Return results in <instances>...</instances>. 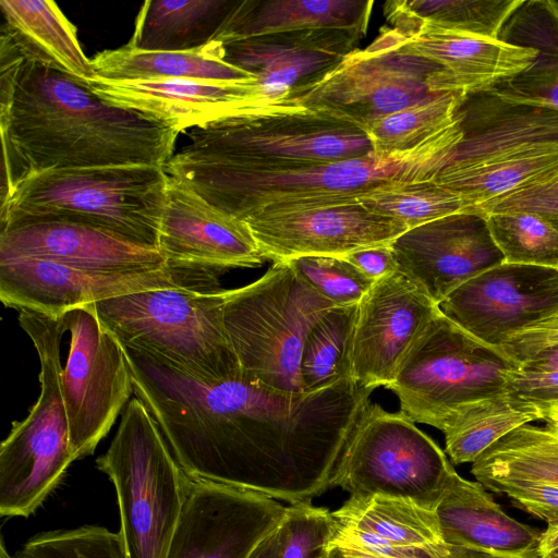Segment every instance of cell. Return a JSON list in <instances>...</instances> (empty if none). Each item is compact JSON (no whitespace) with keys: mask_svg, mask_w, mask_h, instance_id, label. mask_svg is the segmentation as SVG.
<instances>
[{"mask_svg":"<svg viewBox=\"0 0 558 558\" xmlns=\"http://www.w3.org/2000/svg\"><path fill=\"white\" fill-rule=\"evenodd\" d=\"M518 364L471 336L440 311L425 326L387 387L400 412L439 430L469 407L507 396L504 374Z\"/></svg>","mask_w":558,"mask_h":558,"instance_id":"9c48e42d","label":"cell"},{"mask_svg":"<svg viewBox=\"0 0 558 558\" xmlns=\"http://www.w3.org/2000/svg\"><path fill=\"white\" fill-rule=\"evenodd\" d=\"M523 0H412L391 1L400 11L421 20L490 38L499 34Z\"/></svg>","mask_w":558,"mask_h":558,"instance_id":"f35d334b","label":"cell"},{"mask_svg":"<svg viewBox=\"0 0 558 558\" xmlns=\"http://www.w3.org/2000/svg\"><path fill=\"white\" fill-rule=\"evenodd\" d=\"M330 512L311 502L287 507L279 526L280 558H327L331 534Z\"/></svg>","mask_w":558,"mask_h":558,"instance_id":"b9f144b4","label":"cell"},{"mask_svg":"<svg viewBox=\"0 0 558 558\" xmlns=\"http://www.w3.org/2000/svg\"><path fill=\"white\" fill-rule=\"evenodd\" d=\"M357 201L366 209L409 229L471 209L461 194L434 179L393 183L360 195Z\"/></svg>","mask_w":558,"mask_h":558,"instance_id":"8d00e7d4","label":"cell"},{"mask_svg":"<svg viewBox=\"0 0 558 558\" xmlns=\"http://www.w3.org/2000/svg\"><path fill=\"white\" fill-rule=\"evenodd\" d=\"M447 558H504L489 553L474 550L464 547L449 546Z\"/></svg>","mask_w":558,"mask_h":558,"instance_id":"f5cc1de1","label":"cell"},{"mask_svg":"<svg viewBox=\"0 0 558 558\" xmlns=\"http://www.w3.org/2000/svg\"><path fill=\"white\" fill-rule=\"evenodd\" d=\"M435 513L448 546L504 558H539L542 533L504 512L477 481L454 472Z\"/></svg>","mask_w":558,"mask_h":558,"instance_id":"484cf974","label":"cell"},{"mask_svg":"<svg viewBox=\"0 0 558 558\" xmlns=\"http://www.w3.org/2000/svg\"><path fill=\"white\" fill-rule=\"evenodd\" d=\"M166 166L287 169L373 155L364 130L294 105L233 116L192 129ZM165 166V167H166Z\"/></svg>","mask_w":558,"mask_h":558,"instance_id":"277c9868","label":"cell"},{"mask_svg":"<svg viewBox=\"0 0 558 558\" xmlns=\"http://www.w3.org/2000/svg\"><path fill=\"white\" fill-rule=\"evenodd\" d=\"M70 333L60 373L75 460L94 453L131 400L132 373L124 349L101 324L95 303L61 316Z\"/></svg>","mask_w":558,"mask_h":558,"instance_id":"7c38bea8","label":"cell"},{"mask_svg":"<svg viewBox=\"0 0 558 558\" xmlns=\"http://www.w3.org/2000/svg\"><path fill=\"white\" fill-rule=\"evenodd\" d=\"M13 558H125L120 533L84 525L29 538Z\"/></svg>","mask_w":558,"mask_h":558,"instance_id":"ab89813d","label":"cell"},{"mask_svg":"<svg viewBox=\"0 0 558 558\" xmlns=\"http://www.w3.org/2000/svg\"><path fill=\"white\" fill-rule=\"evenodd\" d=\"M505 263L558 269V229L524 211L484 215Z\"/></svg>","mask_w":558,"mask_h":558,"instance_id":"74e56055","label":"cell"},{"mask_svg":"<svg viewBox=\"0 0 558 558\" xmlns=\"http://www.w3.org/2000/svg\"><path fill=\"white\" fill-rule=\"evenodd\" d=\"M518 366L527 372L558 371V344L545 348L524 357L518 363Z\"/></svg>","mask_w":558,"mask_h":558,"instance_id":"c3c4849f","label":"cell"},{"mask_svg":"<svg viewBox=\"0 0 558 558\" xmlns=\"http://www.w3.org/2000/svg\"><path fill=\"white\" fill-rule=\"evenodd\" d=\"M280 549L281 537L278 527L259 543L248 558H280Z\"/></svg>","mask_w":558,"mask_h":558,"instance_id":"681fc988","label":"cell"},{"mask_svg":"<svg viewBox=\"0 0 558 558\" xmlns=\"http://www.w3.org/2000/svg\"><path fill=\"white\" fill-rule=\"evenodd\" d=\"M178 284L168 269L114 272L43 258H0L2 304L51 317H61L86 304Z\"/></svg>","mask_w":558,"mask_h":558,"instance_id":"ffe728a7","label":"cell"},{"mask_svg":"<svg viewBox=\"0 0 558 558\" xmlns=\"http://www.w3.org/2000/svg\"><path fill=\"white\" fill-rule=\"evenodd\" d=\"M19 323L39 357L40 393L0 446V515L7 518L33 514L75 460L60 380L61 317L21 310Z\"/></svg>","mask_w":558,"mask_h":558,"instance_id":"ba28073f","label":"cell"},{"mask_svg":"<svg viewBox=\"0 0 558 558\" xmlns=\"http://www.w3.org/2000/svg\"><path fill=\"white\" fill-rule=\"evenodd\" d=\"M537 420V413L522 409L508 395L480 401L444 428L445 452L456 464L473 463L508 433Z\"/></svg>","mask_w":558,"mask_h":558,"instance_id":"e575fe53","label":"cell"},{"mask_svg":"<svg viewBox=\"0 0 558 558\" xmlns=\"http://www.w3.org/2000/svg\"><path fill=\"white\" fill-rule=\"evenodd\" d=\"M454 119L462 138L442 168L485 166L558 144L557 109L509 101L492 90L463 95Z\"/></svg>","mask_w":558,"mask_h":558,"instance_id":"7402d4cb","label":"cell"},{"mask_svg":"<svg viewBox=\"0 0 558 558\" xmlns=\"http://www.w3.org/2000/svg\"><path fill=\"white\" fill-rule=\"evenodd\" d=\"M558 344V316L511 336L500 348L517 364L526 356Z\"/></svg>","mask_w":558,"mask_h":558,"instance_id":"bcb514c9","label":"cell"},{"mask_svg":"<svg viewBox=\"0 0 558 558\" xmlns=\"http://www.w3.org/2000/svg\"><path fill=\"white\" fill-rule=\"evenodd\" d=\"M454 90L444 68L401 48L388 27L281 104L301 106L365 130L381 118ZM280 104V105H281Z\"/></svg>","mask_w":558,"mask_h":558,"instance_id":"8fae6325","label":"cell"},{"mask_svg":"<svg viewBox=\"0 0 558 558\" xmlns=\"http://www.w3.org/2000/svg\"><path fill=\"white\" fill-rule=\"evenodd\" d=\"M96 75L112 81L201 80L235 82L253 76L225 60L220 41L183 51L141 50L129 46L104 50L90 59Z\"/></svg>","mask_w":558,"mask_h":558,"instance_id":"f546056e","label":"cell"},{"mask_svg":"<svg viewBox=\"0 0 558 558\" xmlns=\"http://www.w3.org/2000/svg\"><path fill=\"white\" fill-rule=\"evenodd\" d=\"M558 170V144L485 166L442 168L434 178L461 194L470 211L489 199L527 186Z\"/></svg>","mask_w":558,"mask_h":558,"instance_id":"d6a6232c","label":"cell"},{"mask_svg":"<svg viewBox=\"0 0 558 558\" xmlns=\"http://www.w3.org/2000/svg\"><path fill=\"white\" fill-rule=\"evenodd\" d=\"M157 250L173 279H219L229 269L258 267L265 262L244 221L214 206L172 175L167 182Z\"/></svg>","mask_w":558,"mask_h":558,"instance_id":"4fadbf2b","label":"cell"},{"mask_svg":"<svg viewBox=\"0 0 558 558\" xmlns=\"http://www.w3.org/2000/svg\"><path fill=\"white\" fill-rule=\"evenodd\" d=\"M364 34L318 28L255 36L222 44L225 60L250 73L254 110L280 105L294 89L312 83L357 49Z\"/></svg>","mask_w":558,"mask_h":558,"instance_id":"ac0fdd59","label":"cell"},{"mask_svg":"<svg viewBox=\"0 0 558 558\" xmlns=\"http://www.w3.org/2000/svg\"><path fill=\"white\" fill-rule=\"evenodd\" d=\"M96 466L117 492L125 558H165L186 497L189 476L136 397Z\"/></svg>","mask_w":558,"mask_h":558,"instance_id":"52a82bcc","label":"cell"},{"mask_svg":"<svg viewBox=\"0 0 558 558\" xmlns=\"http://www.w3.org/2000/svg\"><path fill=\"white\" fill-rule=\"evenodd\" d=\"M498 39L532 48V64L494 86L502 99L558 110V1L523 0L504 25Z\"/></svg>","mask_w":558,"mask_h":558,"instance_id":"83f0119b","label":"cell"},{"mask_svg":"<svg viewBox=\"0 0 558 558\" xmlns=\"http://www.w3.org/2000/svg\"><path fill=\"white\" fill-rule=\"evenodd\" d=\"M168 173L148 165L50 169L21 179L3 206L1 230L45 221L92 226L156 247Z\"/></svg>","mask_w":558,"mask_h":558,"instance_id":"3957f363","label":"cell"},{"mask_svg":"<svg viewBox=\"0 0 558 558\" xmlns=\"http://www.w3.org/2000/svg\"><path fill=\"white\" fill-rule=\"evenodd\" d=\"M456 470L440 447L402 412L366 401L330 478L350 497L385 496L434 510Z\"/></svg>","mask_w":558,"mask_h":558,"instance_id":"30bf717a","label":"cell"},{"mask_svg":"<svg viewBox=\"0 0 558 558\" xmlns=\"http://www.w3.org/2000/svg\"><path fill=\"white\" fill-rule=\"evenodd\" d=\"M287 263L335 306L357 304L375 282L343 257L302 256Z\"/></svg>","mask_w":558,"mask_h":558,"instance_id":"60d3db41","label":"cell"},{"mask_svg":"<svg viewBox=\"0 0 558 558\" xmlns=\"http://www.w3.org/2000/svg\"><path fill=\"white\" fill-rule=\"evenodd\" d=\"M357 304L329 308L310 331L300 365L304 392L351 379L350 347Z\"/></svg>","mask_w":558,"mask_h":558,"instance_id":"d590c367","label":"cell"},{"mask_svg":"<svg viewBox=\"0 0 558 558\" xmlns=\"http://www.w3.org/2000/svg\"><path fill=\"white\" fill-rule=\"evenodd\" d=\"M331 515L328 548L410 558L446 548L434 510L385 497H349Z\"/></svg>","mask_w":558,"mask_h":558,"instance_id":"d4e9b609","label":"cell"},{"mask_svg":"<svg viewBox=\"0 0 558 558\" xmlns=\"http://www.w3.org/2000/svg\"><path fill=\"white\" fill-rule=\"evenodd\" d=\"M390 247L398 271L414 281L438 306L470 279L505 263L486 217L474 211L411 228Z\"/></svg>","mask_w":558,"mask_h":558,"instance_id":"d6986e66","label":"cell"},{"mask_svg":"<svg viewBox=\"0 0 558 558\" xmlns=\"http://www.w3.org/2000/svg\"><path fill=\"white\" fill-rule=\"evenodd\" d=\"M439 310L471 336L501 348L514 333L558 316V269L502 263L457 288Z\"/></svg>","mask_w":558,"mask_h":558,"instance_id":"5bb4252c","label":"cell"},{"mask_svg":"<svg viewBox=\"0 0 558 558\" xmlns=\"http://www.w3.org/2000/svg\"><path fill=\"white\" fill-rule=\"evenodd\" d=\"M1 555H0V558H13L9 555V553L7 551L5 547H4V542L3 539H1Z\"/></svg>","mask_w":558,"mask_h":558,"instance_id":"11a10c76","label":"cell"},{"mask_svg":"<svg viewBox=\"0 0 558 558\" xmlns=\"http://www.w3.org/2000/svg\"><path fill=\"white\" fill-rule=\"evenodd\" d=\"M504 376L509 398L522 409L537 413L541 420L558 408V371L527 372L514 367Z\"/></svg>","mask_w":558,"mask_h":558,"instance_id":"ee69618b","label":"cell"},{"mask_svg":"<svg viewBox=\"0 0 558 558\" xmlns=\"http://www.w3.org/2000/svg\"><path fill=\"white\" fill-rule=\"evenodd\" d=\"M449 554V546L444 549L429 551L416 557L410 558H447ZM327 558H396V557H378V556H368L356 553H351L338 548H328Z\"/></svg>","mask_w":558,"mask_h":558,"instance_id":"f907efd6","label":"cell"},{"mask_svg":"<svg viewBox=\"0 0 558 558\" xmlns=\"http://www.w3.org/2000/svg\"><path fill=\"white\" fill-rule=\"evenodd\" d=\"M436 304L400 271L374 282L357 304L350 347V376L361 388H387L409 349L439 313Z\"/></svg>","mask_w":558,"mask_h":558,"instance_id":"2e32d148","label":"cell"},{"mask_svg":"<svg viewBox=\"0 0 558 558\" xmlns=\"http://www.w3.org/2000/svg\"><path fill=\"white\" fill-rule=\"evenodd\" d=\"M544 421L555 423L558 425V408L549 410L544 417Z\"/></svg>","mask_w":558,"mask_h":558,"instance_id":"db71d44e","label":"cell"},{"mask_svg":"<svg viewBox=\"0 0 558 558\" xmlns=\"http://www.w3.org/2000/svg\"><path fill=\"white\" fill-rule=\"evenodd\" d=\"M250 80L112 81L96 76L88 85L107 102L141 112L180 133L255 112L247 89Z\"/></svg>","mask_w":558,"mask_h":558,"instance_id":"603a6c76","label":"cell"},{"mask_svg":"<svg viewBox=\"0 0 558 558\" xmlns=\"http://www.w3.org/2000/svg\"><path fill=\"white\" fill-rule=\"evenodd\" d=\"M32 257L81 268L145 272L167 269L156 247L87 225L45 221L0 231V258Z\"/></svg>","mask_w":558,"mask_h":558,"instance_id":"cb8c5ba5","label":"cell"},{"mask_svg":"<svg viewBox=\"0 0 558 558\" xmlns=\"http://www.w3.org/2000/svg\"><path fill=\"white\" fill-rule=\"evenodd\" d=\"M265 260L302 256L343 257L388 245L409 228L366 209L357 199L293 211L269 213L244 221Z\"/></svg>","mask_w":558,"mask_h":558,"instance_id":"e0dca14e","label":"cell"},{"mask_svg":"<svg viewBox=\"0 0 558 558\" xmlns=\"http://www.w3.org/2000/svg\"><path fill=\"white\" fill-rule=\"evenodd\" d=\"M543 558H558V555L556 553L549 554Z\"/></svg>","mask_w":558,"mask_h":558,"instance_id":"9f6ffc18","label":"cell"},{"mask_svg":"<svg viewBox=\"0 0 558 558\" xmlns=\"http://www.w3.org/2000/svg\"><path fill=\"white\" fill-rule=\"evenodd\" d=\"M471 473L488 489L519 482L558 486V425L526 423L514 428L472 463Z\"/></svg>","mask_w":558,"mask_h":558,"instance_id":"1f68e13d","label":"cell"},{"mask_svg":"<svg viewBox=\"0 0 558 558\" xmlns=\"http://www.w3.org/2000/svg\"><path fill=\"white\" fill-rule=\"evenodd\" d=\"M556 554L558 555V551H556Z\"/></svg>","mask_w":558,"mask_h":558,"instance_id":"6f0895ef","label":"cell"},{"mask_svg":"<svg viewBox=\"0 0 558 558\" xmlns=\"http://www.w3.org/2000/svg\"><path fill=\"white\" fill-rule=\"evenodd\" d=\"M506 494L518 507L543 519L548 526L558 524V486L542 482L502 483L489 488Z\"/></svg>","mask_w":558,"mask_h":558,"instance_id":"f6af8a7d","label":"cell"},{"mask_svg":"<svg viewBox=\"0 0 558 558\" xmlns=\"http://www.w3.org/2000/svg\"><path fill=\"white\" fill-rule=\"evenodd\" d=\"M219 282L179 283L95 303L101 324L124 348L153 354L206 380L241 376L229 341Z\"/></svg>","mask_w":558,"mask_h":558,"instance_id":"5b68a950","label":"cell"},{"mask_svg":"<svg viewBox=\"0 0 558 558\" xmlns=\"http://www.w3.org/2000/svg\"><path fill=\"white\" fill-rule=\"evenodd\" d=\"M1 206L21 179L50 169L162 167L178 132L97 96L88 83L24 58L9 112L0 118Z\"/></svg>","mask_w":558,"mask_h":558,"instance_id":"6da1fadb","label":"cell"},{"mask_svg":"<svg viewBox=\"0 0 558 558\" xmlns=\"http://www.w3.org/2000/svg\"><path fill=\"white\" fill-rule=\"evenodd\" d=\"M462 93H447L390 113L368 125L366 133L377 156L417 151L446 132L454 122Z\"/></svg>","mask_w":558,"mask_h":558,"instance_id":"836d02e7","label":"cell"},{"mask_svg":"<svg viewBox=\"0 0 558 558\" xmlns=\"http://www.w3.org/2000/svg\"><path fill=\"white\" fill-rule=\"evenodd\" d=\"M5 25L23 57L88 83L96 72L76 29L53 1L1 0Z\"/></svg>","mask_w":558,"mask_h":558,"instance_id":"f1b7e54d","label":"cell"},{"mask_svg":"<svg viewBox=\"0 0 558 558\" xmlns=\"http://www.w3.org/2000/svg\"><path fill=\"white\" fill-rule=\"evenodd\" d=\"M286 510L260 493L191 477L165 558H248Z\"/></svg>","mask_w":558,"mask_h":558,"instance_id":"9a60e30c","label":"cell"},{"mask_svg":"<svg viewBox=\"0 0 558 558\" xmlns=\"http://www.w3.org/2000/svg\"><path fill=\"white\" fill-rule=\"evenodd\" d=\"M373 1L245 0L234 2L214 40L244 38L318 28L366 34Z\"/></svg>","mask_w":558,"mask_h":558,"instance_id":"4316f807","label":"cell"},{"mask_svg":"<svg viewBox=\"0 0 558 558\" xmlns=\"http://www.w3.org/2000/svg\"><path fill=\"white\" fill-rule=\"evenodd\" d=\"M234 1L149 0L135 21L129 46L141 50L183 51L214 41Z\"/></svg>","mask_w":558,"mask_h":558,"instance_id":"4dcf8cb0","label":"cell"},{"mask_svg":"<svg viewBox=\"0 0 558 558\" xmlns=\"http://www.w3.org/2000/svg\"><path fill=\"white\" fill-rule=\"evenodd\" d=\"M472 211L482 215L532 213L543 217L558 229V170L527 186L477 205Z\"/></svg>","mask_w":558,"mask_h":558,"instance_id":"7bdbcfd3","label":"cell"},{"mask_svg":"<svg viewBox=\"0 0 558 558\" xmlns=\"http://www.w3.org/2000/svg\"><path fill=\"white\" fill-rule=\"evenodd\" d=\"M335 305L287 262H274L257 280L226 289L225 328L241 376L282 392H304L300 365L306 338Z\"/></svg>","mask_w":558,"mask_h":558,"instance_id":"8992f818","label":"cell"},{"mask_svg":"<svg viewBox=\"0 0 558 558\" xmlns=\"http://www.w3.org/2000/svg\"><path fill=\"white\" fill-rule=\"evenodd\" d=\"M450 128L424 148L287 169L244 170L166 166L165 170L207 202L245 221L269 213L293 211L342 202L398 182L434 179L459 144Z\"/></svg>","mask_w":558,"mask_h":558,"instance_id":"7a4b0ae2","label":"cell"},{"mask_svg":"<svg viewBox=\"0 0 558 558\" xmlns=\"http://www.w3.org/2000/svg\"><path fill=\"white\" fill-rule=\"evenodd\" d=\"M558 551V524L548 526L541 536L539 558Z\"/></svg>","mask_w":558,"mask_h":558,"instance_id":"816d5d0a","label":"cell"},{"mask_svg":"<svg viewBox=\"0 0 558 558\" xmlns=\"http://www.w3.org/2000/svg\"><path fill=\"white\" fill-rule=\"evenodd\" d=\"M343 258L373 281L398 271V264L390 244L357 250Z\"/></svg>","mask_w":558,"mask_h":558,"instance_id":"7dc6e473","label":"cell"},{"mask_svg":"<svg viewBox=\"0 0 558 558\" xmlns=\"http://www.w3.org/2000/svg\"><path fill=\"white\" fill-rule=\"evenodd\" d=\"M384 13L397 44L440 64L458 93L489 90L526 70L537 56L532 48L417 19L391 1L385 3Z\"/></svg>","mask_w":558,"mask_h":558,"instance_id":"44dd1931","label":"cell"}]
</instances>
